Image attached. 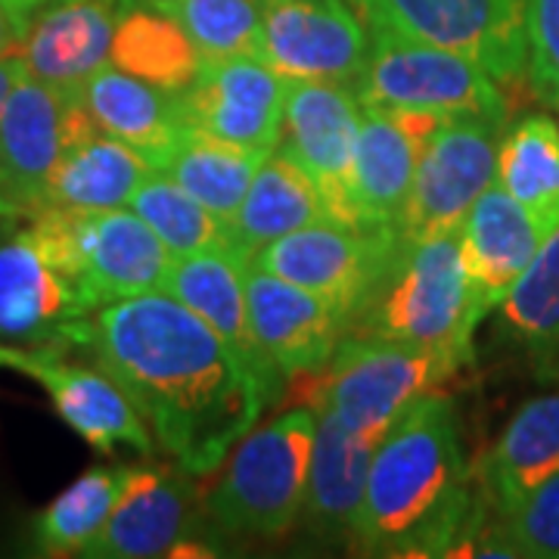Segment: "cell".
Listing matches in <instances>:
<instances>
[{"label":"cell","mask_w":559,"mask_h":559,"mask_svg":"<svg viewBox=\"0 0 559 559\" xmlns=\"http://www.w3.org/2000/svg\"><path fill=\"white\" fill-rule=\"evenodd\" d=\"M138 404L156 448L190 476L215 473L274 404L246 360L168 293L97 308L79 336Z\"/></svg>","instance_id":"cell-1"},{"label":"cell","mask_w":559,"mask_h":559,"mask_svg":"<svg viewBox=\"0 0 559 559\" xmlns=\"http://www.w3.org/2000/svg\"><path fill=\"white\" fill-rule=\"evenodd\" d=\"M495 513L463 454L454 401L432 392L377 444L352 544L370 557H460Z\"/></svg>","instance_id":"cell-2"},{"label":"cell","mask_w":559,"mask_h":559,"mask_svg":"<svg viewBox=\"0 0 559 559\" xmlns=\"http://www.w3.org/2000/svg\"><path fill=\"white\" fill-rule=\"evenodd\" d=\"M485 320L460 249V227L401 240L377 289L345 336H380L432 352L448 367L473 364V336Z\"/></svg>","instance_id":"cell-3"},{"label":"cell","mask_w":559,"mask_h":559,"mask_svg":"<svg viewBox=\"0 0 559 559\" xmlns=\"http://www.w3.org/2000/svg\"><path fill=\"white\" fill-rule=\"evenodd\" d=\"M318 432L314 407H293L252 426L224 460L205 510L224 535L280 538L301 516L311 448Z\"/></svg>","instance_id":"cell-4"},{"label":"cell","mask_w":559,"mask_h":559,"mask_svg":"<svg viewBox=\"0 0 559 559\" xmlns=\"http://www.w3.org/2000/svg\"><path fill=\"white\" fill-rule=\"evenodd\" d=\"M32 230L75 283L84 308L94 314L109 301L162 293L171 252L134 209H62L38 205Z\"/></svg>","instance_id":"cell-5"},{"label":"cell","mask_w":559,"mask_h":559,"mask_svg":"<svg viewBox=\"0 0 559 559\" xmlns=\"http://www.w3.org/2000/svg\"><path fill=\"white\" fill-rule=\"evenodd\" d=\"M457 370L404 342L380 336H345L330 364L314 373L308 401L345 426L352 436L380 444L423 395L441 392Z\"/></svg>","instance_id":"cell-6"},{"label":"cell","mask_w":559,"mask_h":559,"mask_svg":"<svg viewBox=\"0 0 559 559\" xmlns=\"http://www.w3.org/2000/svg\"><path fill=\"white\" fill-rule=\"evenodd\" d=\"M370 57L355 81L360 106L404 109L436 119H503L510 103L503 87L479 62L429 40L411 38L380 20H370Z\"/></svg>","instance_id":"cell-7"},{"label":"cell","mask_w":559,"mask_h":559,"mask_svg":"<svg viewBox=\"0 0 559 559\" xmlns=\"http://www.w3.org/2000/svg\"><path fill=\"white\" fill-rule=\"evenodd\" d=\"M399 242V230L320 221L261 246L249 264L333 305L348 333V323L377 289Z\"/></svg>","instance_id":"cell-8"},{"label":"cell","mask_w":559,"mask_h":559,"mask_svg":"<svg viewBox=\"0 0 559 559\" xmlns=\"http://www.w3.org/2000/svg\"><path fill=\"white\" fill-rule=\"evenodd\" d=\"M503 119H441L419 150L414 183L399 221L401 240H419L460 227L481 193L498 183Z\"/></svg>","instance_id":"cell-9"},{"label":"cell","mask_w":559,"mask_h":559,"mask_svg":"<svg viewBox=\"0 0 559 559\" xmlns=\"http://www.w3.org/2000/svg\"><path fill=\"white\" fill-rule=\"evenodd\" d=\"M255 57L289 81H330L355 87L370 32L352 0H261Z\"/></svg>","instance_id":"cell-10"},{"label":"cell","mask_w":559,"mask_h":559,"mask_svg":"<svg viewBox=\"0 0 559 559\" xmlns=\"http://www.w3.org/2000/svg\"><path fill=\"white\" fill-rule=\"evenodd\" d=\"M528 0H370L367 22L380 20L404 35L476 60L500 87L525 79Z\"/></svg>","instance_id":"cell-11"},{"label":"cell","mask_w":559,"mask_h":559,"mask_svg":"<svg viewBox=\"0 0 559 559\" xmlns=\"http://www.w3.org/2000/svg\"><path fill=\"white\" fill-rule=\"evenodd\" d=\"M94 128L75 91L25 75L0 119V205H40L62 153Z\"/></svg>","instance_id":"cell-12"},{"label":"cell","mask_w":559,"mask_h":559,"mask_svg":"<svg viewBox=\"0 0 559 559\" xmlns=\"http://www.w3.org/2000/svg\"><path fill=\"white\" fill-rule=\"evenodd\" d=\"M289 79L259 57L205 60L197 81L178 94L187 128L271 156L283 140Z\"/></svg>","instance_id":"cell-13"},{"label":"cell","mask_w":559,"mask_h":559,"mask_svg":"<svg viewBox=\"0 0 559 559\" xmlns=\"http://www.w3.org/2000/svg\"><path fill=\"white\" fill-rule=\"evenodd\" d=\"M360 116L364 106L348 84L289 81L280 150L299 162L305 175L318 183L320 197L342 224H358L352 205V168Z\"/></svg>","instance_id":"cell-14"},{"label":"cell","mask_w":559,"mask_h":559,"mask_svg":"<svg viewBox=\"0 0 559 559\" xmlns=\"http://www.w3.org/2000/svg\"><path fill=\"white\" fill-rule=\"evenodd\" d=\"M7 367L40 382L57 414L100 454H112L119 444L134 448L138 454L156 451V439L146 419L140 417L138 404L103 367H87L62 358V348L53 345H40V348L10 345Z\"/></svg>","instance_id":"cell-15"},{"label":"cell","mask_w":559,"mask_h":559,"mask_svg":"<svg viewBox=\"0 0 559 559\" xmlns=\"http://www.w3.org/2000/svg\"><path fill=\"white\" fill-rule=\"evenodd\" d=\"M91 318L75 283L47 255L32 227L0 240V340L22 345H79Z\"/></svg>","instance_id":"cell-16"},{"label":"cell","mask_w":559,"mask_h":559,"mask_svg":"<svg viewBox=\"0 0 559 559\" xmlns=\"http://www.w3.org/2000/svg\"><path fill=\"white\" fill-rule=\"evenodd\" d=\"M197 495L190 473L175 466H131V479L112 507L109 520L81 557L91 559H150L178 557L180 547H193Z\"/></svg>","instance_id":"cell-17"},{"label":"cell","mask_w":559,"mask_h":559,"mask_svg":"<svg viewBox=\"0 0 559 559\" xmlns=\"http://www.w3.org/2000/svg\"><path fill=\"white\" fill-rule=\"evenodd\" d=\"M246 305L252 336L283 380L320 373L345 340V318L333 305L252 264L246 267Z\"/></svg>","instance_id":"cell-18"},{"label":"cell","mask_w":559,"mask_h":559,"mask_svg":"<svg viewBox=\"0 0 559 559\" xmlns=\"http://www.w3.org/2000/svg\"><path fill=\"white\" fill-rule=\"evenodd\" d=\"M439 121L423 112L364 106L352 168V205L360 227L399 230L419 150Z\"/></svg>","instance_id":"cell-19"},{"label":"cell","mask_w":559,"mask_h":559,"mask_svg":"<svg viewBox=\"0 0 559 559\" xmlns=\"http://www.w3.org/2000/svg\"><path fill=\"white\" fill-rule=\"evenodd\" d=\"M246 267L249 259L237 249H215V252L175 259L162 293L175 296L193 314H200L246 360V367L255 373L267 399L277 404L286 380L280 377L277 367L252 336L249 305H246Z\"/></svg>","instance_id":"cell-20"},{"label":"cell","mask_w":559,"mask_h":559,"mask_svg":"<svg viewBox=\"0 0 559 559\" xmlns=\"http://www.w3.org/2000/svg\"><path fill=\"white\" fill-rule=\"evenodd\" d=\"M121 0H50L32 13L20 57L32 79L75 91L109 66Z\"/></svg>","instance_id":"cell-21"},{"label":"cell","mask_w":559,"mask_h":559,"mask_svg":"<svg viewBox=\"0 0 559 559\" xmlns=\"http://www.w3.org/2000/svg\"><path fill=\"white\" fill-rule=\"evenodd\" d=\"M544 240L535 218L500 183H491L466 212L460 221V249L485 314L500 308Z\"/></svg>","instance_id":"cell-22"},{"label":"cell","mask_w":559,"mask_h":559,"mask_svg":"<svg viewBox=\"0 0 559 559\" xmlns=\"http://www.w3.org/2000/svg\"><path fill=\"white\" fill-rule=\"evenodd\" d=\"M75 94L103 134L134 146L159 171L171 159L180 134L187 131L178 94L134 79L112 62L81 81Z\"/></svg>","instance_id":"cell-23"},{"label":"cell","mask_w":559,"mask_h":559,"mask_svg":"<svg viewBox=\"0 0 559 559\" xmlns=\"http://www.w3.org/2000/svg\"><path fill=\"white\" fill-rule=\"evenodd\" d=\"M559 473V392L525 401L476 466L500 516L513 513L540 481Z\"/></svg>","instance_id":"cell-24"},{"label":"cell","mask_w":559,"mask_h":559,"mask_svg":"<svg viewBox=\"0 0 559 559\" xmlns=\"http://www.w3.org/2000/svg\"><path fill=\"white\" fill-rule=\"evenodd\" d=\"M314 414H318V432L311 448V469H308V491L301 513L318 538L352 540L377 444L352 436L323 411Z\"/></svg>","instance_id":"cell-25"},{"label":"cell","mask_w":559,"mask_h":559,"mask_svg":"<svg viewBox=\"0 0 559 559\" xmlns=\"http://www.w3.org/2000/svg\"><path fill=\"white\" fill-rule=\"evenodd\" d=\"M336 221L326 200L320 197L318 183L305 175L299 162L274 150L261 162L259 175L252 180L240 212L230 218L234 249L252 261L261 246L280 240L308 224Z\"/></svg>","instance_id":"cell-26"},{"label":"cell","mask_w":559,"mask_h":559,"mask_svg":"<svg viewBox=\"0 0 559 559\" xmlns=\"http://www.w3.org/2000/svg\"><path fill=\"white\" fill-rule=\"evenodd\" d=\"M156 171L134 146L103 134H81L53 168L40 205L62 209H124L138 187Z\"/></svg>","instance_id":"cell-27"},{"label":"cell","mask_w":559,"mask_h":559,"mask_svg":"<svg viewBox=\"0 0 559 559\" xmlns=\"http://www.w3.org/2000/svg\"><path fill=\"white\" fill-rule=\"evenodd\" d=\"M109 62L168 94H183L202 72V53L168 13L121 7Z\"/></svg>","instance_id":"cell-28"},{"label":"cell","mask_w":559,"mask_h":559,"mask_svg":"<svg viewBox=\"0 0 559 559\" xmlns=\"http://www.w3.org/2000/svg\"><path fill=\"white\" fill-rule=\"evenodd\" d=\"M498 183L535 218L544 237L559 227V124L525 116L503 134Z\"/></svg>","instance_id":"cell-29"},{"label":"cell","mask_w":559,"mask_h":559,"mask_svg":"<svg viewBox=\"0 0 559 559\" xmlns=\"http://www.w3.org/2000/svg\"><path fill=\"white\" fill-rule=\"evenodd\" d=\"M261 162L264 156H255L249 150H240V146L212 138L197 128H187L162 171L178 180L180 187L190 197H197L205 209L230 221L240 212L242 200L259 175Z\"/></svg>","instance_id":"cell-30"},{"label":"cell","mask_w":559,"mask_h":559,"mask_svg":"<svg viewBox=\"0 0 559 559\" xmlns=\"http://www.w3.org/2000/svg\"><path fill=\"white\" fill-rule=\"evenodd\" d=\"M131 466H94L60 498L47 503L35 520V538L47 557H72L97 538L112 507L119 503Z\"/></svg>","instance_id":"cell-31"},{"label":"cell","mask_w":559,"mask_h":559,"mask_svg":"<svg viewBox=\"0 0 559 559\" xmlns=\"http://www.w3.org/2000/svg\"><path fill=\"white\" fill-rule=\"evenodd\" d=\"M128 209L153 227L171 259H187L215 249H234L230 221L205 209L197 197H190L178 180L165 171H150V178L138 187Z\"/></svg>","instance_id":"cell-32"},{"label":"cell","mask_w":559,"mask_h":559,"mask_svg":"<svg viewBox=\"0 0 559 559\" xmlns=\"http://www.w3.org/2000/svg\"><path fill=\"white\" fill-rule=\"evenodd\" d=\"M500 320L532 358L559 340V227L547 234L532 264L500 301Z\"/></svg>","instance_id":"cell-33"},{"label":"cell","mask_w":559,"mask_h":559,"mask_svg":"<svg viewBox=\"0 0 559 559\" xmlns=\"http://www.w3.org/2000/svg\"><path fill=\"white\" fill-rule=\"evenodd\" d=\"M162 13L190 35L202 60L255 57L261 0H171Z\"/></svg>","instance_id":"cell-34"},{"label":"cell","mask_w":559,"mask_h":559,"mask_svg":"<svg viewBox=\"0 0 559 559\" xmlns=\"http://www.w3.org/2000/svg\"><path fill=\"white\" fill-rule=\"evenodd\" d=\"M520 557L559 559V473L503 516Z\"/></svg>","instance_id":"cell-35"},{"label":"cell","mask_w":559,"mask_h":559,"mask_svg":"<svg viewBox=\"0 0 559 559\" xmlns=\"http://www.w3.org/2000/svg\"><path fill=\"white\" fill-rule=\"evenodd\" d=\"M525 81L547 106L559 103V0H528L525 16Z\"/></svg>","instance_id":"cell-36"},{"label":"cell","mask_w":559,"mask_h":559,"mask_svg":"<svg viewBox=\"0 0 559 559\" xmlns=\"http://www.w3.org/2000/svg\"><path fill=\"white\" fill-rule=\"evenodd\" d=\"M25 28H28V16H22L7 0H0V57L20 53Z\"/></svg>","instance_id":"cell-37"},{"label":"cell","mask_w":559,"mask_h":559,"mask_svg":"<svg viewBox=\"0 0 559 559\" xmlns=\"http://www.w3.org/2000/svg\"><path fill=\"white\" fill-rule=\"evenodd\" d=\"M25 62H22L20 53L13 57H0V119H3V109H7V100L13 94V87L25 79Z\"/></svg>","instance_id":"cell-38"},{"label":"cell","mask_w":559,"mask_h":559,"mask_svg":"<svg viewBox=\"0 0 559 559\" xmlns=\"http://www.w3.org/2000/svg\"><path fill=\"white\" fill-rule=\"evenodd\" d=\"M535 377L540 382H550V385H559V340L535 355Z\"/></svg>","instance_id":"cell-39"},{"label":"cell","mask_w":559,"mask_h":559,"mask_svg":"<svg viewBox=\"0 0 559 559\" xmlns=\"http://www.w3.org/2000/svg\"><path fill=\"white\" fill-rule=\"evenodd\" d=\"M7 3H10L13 10H20L22 16H28V20H32V13L40 10L44 3H50V0H7Z\"/></svg>","instance_id":"cell-40"},{"label":"cell","mask_w":559,"mask_h":559,"mask_svg":"<svg viewBox=\"0 0 559 559\" xmlns=\"http://www.w3.org/2000/svg\"><path fill=\"white\" fill-rule=\"evenodd\" d=\"M171 0H121V7H153V10H165Z\"/></svg>","instance_id":"cell-41"},{"label":"cell","mask_w":559,"mask_h":559,"mask_svg":"<svg viewBox=\"0 0 559 559\" xmlns=\"http://www.w3.org/2000/svg\"><path fill=\"white\" fill-rule=\"evenodd\" d=\"M355 7H358L360 13H364V20H367V13H370V0H352Z\"/></svg>","instance_id":"cell-42"},{"label":"cell","mask_w":559,"mask_h":559,"mask_svg":"<svg viewBox=\"0 0 559 559\" xmlns=\"http://www.w3.org/2000/svg\"><path fill=\"white\" fill-rule=\"evenodd\" d=\"M7 352H10V345H0V367H7Z\"/></svg>","instance_id":"cell-43"},{"label":"cell","mask_w":559,"mask_h":559,"mask_svg":"<svg viewBox=\"0 0 559 559\" xmlns=\"http://www.w3.org/2000/svg\"><path fill=\"white\" fill-rule=\"evenodd\" d=\"M557 109H559V103H557Z\"/></svg>","instance_id":"cell-44"}]
</instances>
